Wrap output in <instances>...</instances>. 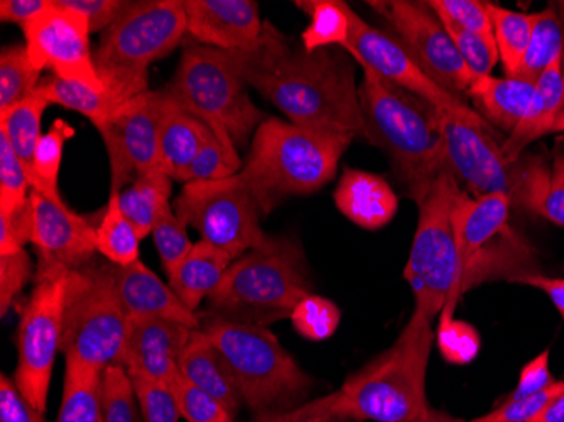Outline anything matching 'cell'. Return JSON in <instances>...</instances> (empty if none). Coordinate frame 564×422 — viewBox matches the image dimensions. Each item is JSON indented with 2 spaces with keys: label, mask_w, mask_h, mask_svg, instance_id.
I'll return each instance as SVG.
<instances>
[{
  "label": "cell",
  "mask_w": 564,
  "mask_h": 422,
  "mask_svg": "<svg viewBox=\"0 0 564 422\" xmlns=\"http://www.w3.org/2000/svg\"><path fill=\"white\" fill-rule=\"evenodd\" d=\"M230 53L246 84L294 126L362 136L354 58L347 51L326 47L306 53L268 21L252 50Z\"/></svg>",
  "instance_id": "obj_1"
},
{
  "label": "cell",
  "mask_w": 564,
  "mask_h": 422,
  "mask_svg": "<svg viewBox=\"0 0 564 422\" xmlns=\"http://www.w3.org/2000/svg\"><path fill=\"white\" fill-rule=\"evenodd\" d=\"M358 98L364 138L388 154L408 195L420 203L448 167L436 110L369 68H364Z\"/></svg>",
  "instance_id": "obj_2"
},
{
  "label": "cell",
  "mask_w": 564,
  "mask_h": 422,
  "mask_svg": "<svg viewBox=\"0 0 564 422\" xmlns=\"http://www.w3.org/2000/svg\"><path fill=\"white\" fill-rule=\"evenodd\" d=\"M354 136L306 129L268 117L250 142L240 177L262 215L291 196L312 195L329 183Z\"/></svg>",
  "instance_id": "obj_3"
},
{
  "label": "cell",
  "mask_w": 564,
  "mask_h": 422,
  "mask_svg": "<svg viewBox=\"0 0 564 422\" xmlns=\"http://www.w3.org/2000/svg\"><path fill=\"white\" fill-rule=\"evenodd\" d=\"M313 294L306 257L294 240L265 237L264 242L234 260L208 297L202 320L264 326L291 318L294 307Z\"/></svg>",
  "instance_id": "obj_4"
},
{
  "label": "cell",
  "mask_w": 564,
  "mask_h": 422,
  "mask_svg": "<svg viewBox=\"0 0 564 422\" xmlns=\"http://www.w3.org/2000/svg\"><path fill=\"white\" fill-rule=\"evenodd\" d=\"M436 126L445 142L449 170L474 198L503 195L512 208L540 215L550 184V164L544 155L525 151L519 160H510L503 154V141L497 138L496 129L474 109L436 110Z\"/></svg>",
  "instance_id": "obj_5"
},
{
  "label": "cell",
  "mask_w": 564,
  "mask_h": 422,
  "mask_svg": "<svg viewBox=\"0 0 564 422\" xmlns=\"http://www.w3.org/2000/svg\"><path fill=\"white\" fill-rule=\"evenodd\" d=\"M434 333L414 310L392 347L351 374L337 390L341 411L355 422H409L430 409L426 374Z\"/></svg>",
  "instance_id": "obj_6"
},
{
  "label": "cell",
  "mask_w": 564,
  "mask_h": 422,
  "mask_svg": "<svg viewBox=\"0 0 564 422\" xmlns=\"http://www.w3.org/2000/svg\"><path fill=\"white\" fill-rule=\"evenodd\" d=\"M186 30L183 0L131 2L94 53L101 87L119 104L149 90V66L171 55Z\"/></svg>",
  "instance_id": "obj_7"
},
{
  "label": "cell",
  "mask_w": 564,
  "mask_h": 422,
  "mask_svg": "<svg viewBox=\"0 0 564 422\" xmlns=\"http://www.w3.org/2000/svg\"><path fill=\"white\" fill-rule=\"evenodd\" d=\"M166 91L183 109L198 117L228 151L247 148L268 119L250 98L249 85L240 76L232 53L195 41L183 50Z\"/></svg>",
  "instance_id": "obj_8"
},
{
  "label": "cell",
  "mask_w": 564,
  "mask_h": 422,
  "mask_svg": "<svg viewBox=\"0 0 564 422\" xmlns=\"http://www.w3.org/2000/svg\"><path fill=\"white\" fill-rule=\"evenodd\" d=\"M464 190L446 167L417 203V228L404 279L414 294V310L433 322L443 311L455 313L467 291L455 237V208Z\"/></svg>",
  "instance_id": "obj_9"
},
{
  "label": "cell",
  "mask_w": 564,
  "mask_h": 422,
  "mask_svg": "<svg viewBox=\"0 0 564 422\" xmlns=\"http://www.w3.org/2000/svg\"><path fill=\"white\" fill-rule=\"evenodd\" d=\"M215 348L227 361L237 389L258 419L303 404L312 390V377L301 370L278 336L264 326L202 320Z\"/></svg>",
  "instance_id": "obj_10"
},
{
  "label": "cell",
  "mask_w": 564,
  "mask_h": 422,
  "mask_svg": "<svg viewBox=\"0 0 564 422\" xmlns=\"http://www.w3.org/2000/svg\"><path fill=\"white\" fill-rule=\"evenodd\" d=\"M127 328L129 320L109 262L94 260L69 272L62 336L65 358L101 372L110 365H122Z\"/></svg>",
  "instance_id": "obj_11"
},
{
  "label": "cell",
  "mask_w": 564,
  "mask_h": 422,
  "mask_svg": "<svg viewBox=\"0 0 564 422\" xmlns=\"http://www.w3.org/2000/svg\"><path fill=\"white\" fill-rule=\"evenodd\" d=\"M176 217L193 227L202 240L218 247L234 260L264 242L258 203L240 174L217 181L183 184L173 199Z\"/></svg>",
  "instance_id": "obj_12"
},
{
  "label": "cell",
  "mask_w": 564,
  "mask_h": 422,
  "mask_svg": "<svg viewBox=\"0 0 564 422\" xmlns=\"http://www.w3.org/2000/svg\"><path fill=\"white\" fill-rule=\"evenodd\" d=\"M68 275L41 279L21 310L14 382L22 398L44 414L56 355L62 351Z\"/></svg>",
  "instance_id": "obj_13"
},
{
  "label": "cell",
  "mask_w": 564,
  "mask_h": 422,
  "mask_svg": "<svg viewBox=\"0 0 564 422\" xmlns=\"http://www.w3.org/2000/svg\"><path fill=\"white\" fill-rule=\"evenodd\" d=\"M367 6L388 22L395 40L440 87L467 101L474 76L456 51L448 31L427 2L369 0Z\"/></svg>",
  "instance_id": "obj_14"
},
{
  "label": "cell",
  "mask_w": 564,
  "mask_h": 422,
  "mask_svg": "<svg viewBox=\"0 0 564 422\" xmlns=\"http://www.w3.org/2000/svg\"><path fill=\"white\" fill-rule=\"evenodd\" d=\"M510 209L512 205L503 195L474 198L464 192L459 196L455 208V237L467 288L480 274L478 269H481V278L487 275L484 271V257L489 260L497 274L506 275L507 281L522 272H535V266L531 263V247L522 239L503 249H487L497 237L509 231L507 224Z\"/></svg>",
  "instance_id": "obj_15"
},
{
  "label": "cell",
  "mask_w": 564,
  "mask_h": 422,
  "mask_svg": "<svg viewBox=\"0 0 564 422\" xmlns=\"http://www.w3.org/2000/svg\"><path fill=\"white\" fill-rule=\"evenodd\" d=\"M164 90H148L120 105L97 127L110 161V195L160 167V126Z\"/></svg>",
  "instance_id": "obj_16"
},
{
  "label": "cell",
  "mask_w": 564,
  "mask_h": 422,
  "mask_svg": "<svg viewBox=\"0 0 564 422\" xmlns=\"http://www.w3.org/2000/svg\"><path fill=\"white\" fill-rule=\"evenodd\" d=\"M24 44L40 72L51 69L63 80L101 87L90 47V25L85 15L50 0V6L21 28Z\"/></svg>",
  "instance_id": "obj_17"
},
{
  "label": "cell",
  "mask_w": 564,
  "mask_h": 422,
  "mask_svg": "<svg viewBox=\"0 0 564 422\" xmlns=\"http://www.w3.org/2000/svg\"><path fill=\"white\" fill-rule=\"evenodd\" d=\"M345 51L362 68L372 69L391 84L426 101L433 109L445 112L471 109L468 101L459 100L427 76L392 34L376 30L355 11L351 12L350 41Z\"/></svg>",
  "instance_id": "obj_18"
},
{
  "label": "cell",
  "mask_w": 564,
  "mask_h": 422,
  "mask_svg": "<svg viewBox=\"0 0 564 422\" xmlns=\"http://www.w3.org/2000/svg\"><path fill=\"white\" fill-rule=\"evenodd\" d=\"M33 235L37 253V281L78 271L94 262L97 227L66 205L31 192Z\"/></svg>",
  "instance_id": "obj_19"
},
{
  "label": "cell",
  "mask_w": 564,
  "mask_h": 422,
  "mask_svg": "<svg viewBox=\"0 0 564 422\" xmlns=\"http://www.w3.org/2000/svg\"><path fill=\"white\" fill-rule=\"evenodd\" d=\"M192 332L188 326L167 320H129L122 365L129 376L171 387L182 376L180 360Z\"/></svg>",
  "instance_id": "obj_20"
},
{
  "label": "cell",
  "mask_w": 564,
  "mask_h": 422,
  "mask_svg": "<svg viewBox=\"0 0 564 422\" xmlns=\"http://www.w3.org/2000/svg\"><path fill=\"white\" fill-rule=\"evenodd\" d=\"M188 36L220 51H249L264 30L258 2L252 0H183Z\"/></svg>",
  "instance_id": "obj_21"
},
{
  "label": "cell",
  "mask_w": 564,
  "mask_h": 422,
  "mask_svg": "<svg viewBox=\"0 0 564 422\" xmlns=\"http://www.w3.org/2000/svg\"><path fill=\"white\" fill-rule=\"evenodd\" d=\"M110 269L127 320H167L192 329L202 328L198 313L188 310L171 285L164 284L141 260L123 268L110 263Z\"/></svg>",
  "instance_id": "obj_22"
},
{
  "label": "cell",
  "mask_w": 564,
  "mask_h": 422,
  "mask_svg": "<svg viewBox=\"0 0 564 422\" xmlns=\"http://www.w3.org/2000/svg\"><path fill=\"white\" fill-rule=\"evenodd\" d=\"M340 214L367 230H379L398 214L399 199L391 184L379 174L347 167L335 190Z\"/></svg>",
  "instance_id": "obj_23"
},
{
  "label": "cell",
  "mask_w": 564,
  "mask_h": 422,
  "mask_svg": "<svg viewBox=\"0 0 564 422\" xmlns=\"http://www.w3.org/2000/svg\"><path fill=\"white\" fill-rule=\"evenodd\" d=\"M563 55L553 59L546 72L535 82L528 110L514 132L503 141V154L519 160L529 145L553 132L557 119L564 113Z\"/></svg>",
  "instance_id": "obj_24"
},
{
  "label": "cell",
  "mask_w": 564,
  "mask_h": 422,
  "mask_svg": "<svg viewBox=\"0 0 564 422\" xmlns=\"http://www.w3.org/2000/svg\"><path fill=\"white\" fill-rule=\"evenodd\" d=\"M160 126V167L171 180L189 166L199 149L207 144L214 132L198 117L183 109L166 88Z\"/></svg>",
  "instance_id": "obj_25"
},
{
  "label": "cell",
  "mask_w": 564,
  "mask_h": 422,
  "mask_svg": "<svg viewBox=\"0 0 564 422\" xmlns=\"http://www.w3.org/2000/svg\"><path fill=\"white\" fill-rule=\"evenodd\" d=\"M180 374L199 389L217 399L228 414L236 419L243 399L227 361L203 329H193L188 345L180 360Z\"/></svg>",
  "instance_id": "obj_26"
},
{
  "label": "cell",
  "mask_w": 564,
  "mask_h": 422,
  "mask_svg": "<svg viewBox=\"0 0 564 422\" xmlns=\"http://www.w3.org/2000/svg\"><path fill=\"white\" fill-rule=\"evenodd\" d=\"M535 84L524 78L487 75L475 78L467 91L474 110L494 129L512 134L528 110Z\"/></svg>",
  "instance_id": "obj_27"
},
{
  "label": "cell",
  "mask_w": 564,
  "mask_h": 422,
  "mask_svg": "<svg viewBox=\"0 0 564 422\" xmlns=\"http://www.w3.org/2000/svg\"><path fill=\"white\" fill-rule=\"evenodd\" d=\"M232 262V257L227 252L199 240L170 275L171 289L188 310L196 313L199 304L208 300L220 285Z\"/></svg>",
  "instance_id": "obj_28"
},
{
  "label": "cell",
  "mask_w": 564,
  "mask_h": 422,
  "mask_svg": "<svg viewBox=\"0 0 564 422\" xmlns=\"http://www.w3.org/2000/svg\"><path fill=\"white\" fill-rule=\"evenodd\" d=\"M58 422H106L101 370L66 358Z\"/></svg>",
  "instance_id": "obj_29"
},
{
  "label": "cell",
  "mask_w": 564,
  "mask_h": 422,
  "mask_svg": "<svg viewBox=\"0 0 564 422\" xmlns=\"http://www.w3.org/2000/svg\"><path fill=\"white\" fill-rule=\"evenodd\" d=\"M171 193L173 180L164 171L156 170L138 177L117 195L120 209L134 225L141 239L152 234L158 218L171 205Z\"/></svg>",
  "instance_id": "obj_30"
},
{
  "label": "cell",
  "mask_w": 564,
  "mask_h": 422,
  "mask_svg": "<svg viewBox=\"0 0 564 422\" xmlns=\"http://www.w3.org/2000/svg\"><path fill=\"white\" fill-rule=\"evenodd\" d=\"M294 6L312 18L301 34V46L306 53L326 47L347 50L354 12L350 6L340 0H297Z\"/></svg>",
  "instance_id": "obj_31"
},
{
  "label": "cell",
  "mask_w": 564,
  "mask_h": 422,
  "mask_svg": "<svg viewBox=\"0 0 564 422\" xmlns=\"http://www.w3.org/2000/svg\"><path fill=\"white\" fill-rule=\"evenodd\" d=\"M34 94L46 98L51 105H62L65 109L82 113L95 127H100L101 123L109 120L122 105L106 88L90 87L80 82L63 80L55 75L41 82Z\"/></svg>",
  "instance_id": "obj_32"
},
{
  "label": "cell",
  "mask_w": 564,
  "mask_h": 422,
  "mask_svg": "<svg viewBox=\"0 0 564 422\" xmlns=\"http://www.w3.org/2000/svg\"><path fill=\"white\" fill-rule=\"evenodd\" d=\"M50 105L46 98L33 94L0 116V132L11 142L28 177L33 174L34 154L43 138L41 120Z\"/></svg>",
  "instance_id": "obj_33"
},
{
  "label": "cell",
  "mask_w": 564,
  "mask_h": 422,
  "mask_svg": "<svg viewBox=\"0 0 564 422\" xmlns=\"http://www.w3.org/2000/svg\"><path fill=\"white\" fill-rule=\"evenodd\" d=\"M561 53H564L563 22L556 6L550 4L544 11L531 14V37L521 72L516 78L535 84Z\"/></svg>",
  "instance_id": "obj_34"
},
{
  "label": "cell",
  "mask_w": 564,
  "mask_h": 422,
  "mask_svg": "<svg viewBox=\"0 0 564 422\" xmlns=\"http://www.w3.org/2000/svg\"><path fill=\"white\" fill-rule=\"evenodd\" d=\"M73 136H75V129L65 119H56L50 132L41 138L34 154L33 174L30 177L31 188L58 205H65L58 190L63 149Z\"/></svg>",
  "instance_id": "obj_35"
},
{
  "label": "cell",
  "mask_w": 564,
  "mask_h": 422,
  "mask_svg": "<svg viewBox=\"0 0 564 422\" xmlns=\"http://www.w3.org/2000/svg\"><path fill=\"white\" fill-rule=\"evenodd\" d=\"M40 69L34 66L25 44H12L0 51V116L40 87Z\"/></svg>",
  "instance_id": "obj_36"
},
{
  "label": "cell",
  "mask_w": 564,
  "mask_h": 422,
  "mask_svg": "<svg viewBox=\"0 0 564 422\" xmlns=\"http://www.w3.org/2000/svg\"><path fill=\"white\" fill-rule=\"evenodd\" d=\"M489 11L503 73L510 78H516L521 72L531 37V14L510 11L492 2L489 4Z\"/></svg>",
  "instance_id": "obj_37"
},
{
  "label": "cell",
  "mask_w": 564,
  "mask_h": 422,
  "mask_svg": "<svg viewBox=\"0 0 564 422\" xmlns=\"http://www.w3.org/2000/svg\"><path fill=\"white\" fill-rule=\"evenodd\" d=\"M141 240L134 225L120 209L117 195H110L106 214L97 227L98 253L116 266H131L139 260Z\"/></svg>",
  "instance_id": "obj_38"
},
{
  "label": "cell",
  "mask_w": 564,
  "mask_h": 422,
  "mask_svg": "<svg viewBox=\"0 0 564 422\" xmlns=\"http://www.w3.org/2000/svg\"><path fill=\"white\" fill-rule=\"evenodd\" d=\"M31 184L11 142L0 132V215L18 217L31 209Z\"/></svg>",
  "instance_id": "obj_39"
},
{
  "label": "cell",
  "mask_w": 564,
  "mask_h": 422,
  "mask_svg": "<svg viewBox=\"0 0 564 422\" xmlns=\"http://www.w3.org/2000/svg\"><path fill=\"white\" fill-rule=\"evenodd\" d=\"M340 320V307L316 294L304 297L291 314V322L297 335L310 342H323L335 335Z\"/></svg>",
  "instance_id": "obj_40"
},
{
  "label": "cell",
  "mask_w": 564,
  "mask_h": 422,
  "mask_svg": "<svg viewBox=\"0 0 564 422\" xmlns=\"http://www.w3.org/2000/svg\"><path fill=\"white\" fill-rule=\"evenodd\" d=\"M242 160L239 152L228 151L217 138H212L207 144L199 149L195 160L180 174V183H195V181H217L236 176L242 170Z\"/></svg>",
  "instance_id": "obj_41"
},
{
  "label": "cell",
  "mask_w": 564,
  "mask_h": 422,
  "mask_svg": "<svg viewBox=\"0 0 564 422\" xmlns=\"http://www.w3.org/2000/svg\"><path fill=\"white\" fill-rule=\"evenodd\" d=\"M151 235L152 239H154V244H156L164 272H166L167 275L176 271L177 266L185 260L189 250L195 246V244H192V240H189L186 225L174 214L173 203L164 208Z\"/></svg>",
  "instance_id": "obj_42"
},
{
  "label": "cell",
  "mask_w": 564,
  "mask_h": 422,
  "mask_svg": "<svg viewBox=\"0 0 564 422\" xmlns=\"http://www.w3.org/2000/svg\"><path fill=\"white\" fill-rule=\"evenodd\" d=\"M138 398L131 376L123 365L104 370V412L106 422H138Z\"/></svg>",
  "instance_id": "obj_43"
},
{
  "label": "cell",
  "mask_w": 564,
  "mask_h": 422,
  "mask_svg": "<svg viewBox=\"0 0 564 422\" xmlns=\"http://www.w3.org/2000/svg\"><path fill=\"white\" fill-rule=\"evenodd\" d=\"M442 21L446 31H448L449 37H452L453 44L456 46V51H458L467 68L470 69L474 80L480 78V76L492 75V69L500 62L496 37L478 36V34L462 30L458 25L445 21V19H442Z\"/></svg>",
  "instance_id": "obj_44"
},
{
  "label": "cell",
  "mask_w": 564,
  "mask_h": 422,
  "mask_svg": "<svg viewBox=\"0 0 564 422\" xmlns=\"http://www.w3.org/2000/svg\"><path fill=\"white\" fill-rule=\"evenodd\" d=\"M436 338L440 351L449 364H470L480 351V336L474 326L456 320L455 313L443 311Z\"/></svg>",
  "instance_id": "obj_45"
},
{
  "label": "cell",
  "mask_w": 564,
  "mask_h": 422,
  "mask_svg": "<svg viewBox=\"0 0 564 422\" xmlns=\"http://www.w3.org/2000/svg\"><path fill=\"white\" fill-rule=\"evenodd\" d=\"M177 409L188 422H230L232 415L210 393L180 376L171 386Z\"/></svg>",
  "instance_id": "obj_46"
},
{
  "label": "cell",
  "mask_w": 564,
  "mask_h": 422,
  "mask_svg": "<svg viewBox=\"0 0 564 422\" xmlns=\"http://www.w3.org/2000/svg\"><path fill=\"white\" fill-rule=\"evenodd\" d=\"M489 4L490 2H481V0H430L427 2L438 18L478 36L494 37Z\"/></svg>",
  "instance_id": "obj_47"
},
{
  "label": "cell",
  "mask_w": 564,
  "mask_h": 422,
  "mask_svg": "<svg viewBox=\"0 0 564 422\" xmlns=\"http://www.w3.org/2000/svg\"><path fill=\"white\" fill-rule=\"evenodd\" d=\"M131 380L145 422H177L182 412L171 387L139 376H131Z\"/></svg>",
  "instance_id": "obj_48"
},
{
  "label": "cell",
  "mask_w": 564,
  "mask_h": 422,
  "mask_svg": "<svg viewBox=\"0 0 564 422\" xmlns=\"http://www.w3.org/2000/svg\"><path fill=\"white\" fill-rule=\"evenodd\" d=\"M564 380H557L550 389L543 392L532 393L528 398L503 401L499 408L490 411L489 414L480 415L470 422H531L535 415L543 411L544 405L563 392Z\"/></svg>",
  "instance_id": "obj_49"
},
{
  "label": "cell",
  "mask_w": 564,
  "mask_h": 422,
  "mask_svg": "<svg viewBox=\"0 0 564 422\" xmlns=\"http://www.w3.org/2000/svg\"><path fill=\"white\" fill-rule=\"evenodd\" d=\"M33 274L30 253L21 252L0 256V314L6 316L18 300L24 285Z\"/></svg>",
  "instance_id": "obj_50"
},
{
  "label": "cell",
  "mask_w": 564,
  "mask_h": 422,
  "mask_svg": "<svg viewBox=\"0 0 564 422\" xmlns=\"http://www.w3.org/2000/svg\"><path fill=\"white\" fill-rule=\"evenodd\" d=\"M256 422H355L341 411L338 404L337 392L329 393L326 398L315 399V401L303 402L297 408L290 411L279 412V414L268 415V418L258 419Z\"/></svg>",
  "instance_id": "obj_51"
},
{
  "label": "cell",
  "mask_w": 564,
  "mask_h": 422,
  "mask_svg": "<svg viewBox=\"0 0 564 422\" xmlns=\"http://www.w3.org/2000/svg\"><path fill=\"white\" fill-rule=\"evenodd\" d=\"M65 6L85 15L90 25V33H106L131 2L123 0H63Z\"/></svg>",
  "instance_id": "obj_52"
},
{
  "label": "cell",
  "mask_w": 564,
  "mask_h": 422,
  "mask_svg": "<svg viewBox=\"0 0 564 422\" xmlns=\"http://www.w3.org/2000/svg\"><path fill=\"white\" fill-rule=\"evenodd\" d=\"M550 350H544L538 355L534 360L529 361L521 370L518 386L507 396L506 401L512 399H522L532 396V393L543 392L557 382L550 370Z\"/></svg>",
  "instance_id": "obj_53"
},
{
  "label": "cell",
  "mask_w": 564,
  "mask_h": 422,
  "mask_svg": "<svg viewBox=\"0 0 564 422\" xmlns=\"http://www.w3.org/2000/svg\"><path fill=\"white\" fill-rule=\"evenodd\" d=\"M540 215L557 227H564V149L554 152L550 164V184Z\"/></svg>",
  "instance_id": "obj_54"
},
{
  "label": "cell",
  "mask_w": 564,
  "mask_h": 422,
  "mask_svg": "<svg viewBox=\"0 0 564 422\" xmlns=\"http://www.w3.org/2000/svg\"><path fill=\"white\" fill-rule=\"evenodd\" d=\"M0 422H46L6 374L0 377Z\"/></svg>",
  "instance_id": "obj_55"
},
{
  "label": "cell",
  "mask_w": 564,
  "mask_h": 422,
  "mask_svg": "<svg viewBox=\"0 0 564 422\" xmlns=\"http://www.w3.org/2000/svg\"><path fill=\"white\" fill-rule=\"evenodd\" d=\"M509 282L531 285V288L543 291L556 307L557 313L561 314V318L564 320V278H551V275L541 274V272H522V274L512 275Z\"/></svg>",
  "instance_id": "obj_56"
},
{
  "label": "cell",
  "mask_w": 564,
  "mask_h": 422,
  "mask_svg": "<svg viewBox=\"0 0 564 422\" xmlns=\"http://www.w3.org/2000/svg\"><path fill=\"white\" fill-rule=\"evenodd\" d=\"M50 6V0H2L0 2V19L2 22L24 25L31 19L40 15Z\"/></svg>",
  "instance_id": "obj_57"
},
{
  "label": "cell",
  "mask_w": 564,
  "mask_h": 422,
  "mask_svg": "<svg viewBox=\"0 0 564 422\" xmlns=\"http://www.w3.org/2000/svg\"><path fill=\"white\" fill-rule=\"evenodd\" d=\"M531 422H564V390L551 399Z\"/></svg>",
  "instance_id": "obj_58"
},
{
  "label": "cell",
  "mask_w": 564,
  "mask_h": 422,
  "mask_svg": "<svg viewBox=\"0 0 564 422\" xmlns=\"http://www.w3.org/2000/svg\"><path fill=\"white\" fill-rule=\"evenodd\" d=\"M409 422H467L464 419L453 418V415L446 414V412L436 411V409H426L423 414L417 415L416 419Z\"/></svg>",
  "instance_id": "obj_59"
},
{
  "label": "cell",
  "mask_w": 564,
  "mask_h": 422,
  "mask_svg": "<svg viewBox=\"0 0 564 422\" xmlns=\"http://www.w3.org/2000/svg\"><path fill=\"white\" fill-rule=\"evenodd\" d=\"M554 6H556L557 14H560L561 22H563L564 25V0H560V2H554Z\"/></svg>",
  "instance_id": "obj_60"
},
{
  "label": "cell",
  "mask_w": 564,
  "mask_h": 422,
  "mask_svg": "<svg viewBox=\"0 0 564 422\" xmlns=\"http://www.w3.org/2000/svg\"><path fill=\"white\" fill-rule=\"evenodd\" d=\"M564 126V116H561L560 119H557L556 126H554L553 132H557V130L561 129V127Z\"/></svg>",
  "instance_id": "obj_61"
},
{
  "label": "cell",
  "mask_w": 564,
  "mask_h": 422,
  "mask_svg": "<svg viewBox=\"0 0 564 422\" xmlns=\"http://www.w3.org/2000/svg\"><path fill=\"white\" fill-rule=\"evenodd\" d=\"M563 87H564V55H563ZM564 116V113H563Z\"/></svg>",
  "instance_id": "obj_62"
},
{
  "label": "cell",
  "mask_w": 564,
  "mask_h": 422,
  "mask_svg": "<svg viewBox=\"0 0 564 422\" xmlns=\"http://www.w3.org/2000/svg\"><path fill=\"white\" fill-rule=\"evenodd\" d=\"M557 132H563V134H564V126H563V127H561V129H560V130H557Z\"/></svg>",
  "instance_id": "obj_63"
},
{
  "label": "cell",
  "mask_w": 564,
  "mask_h": 422,
  "mask_svg": "<svg viewBox=\"0 0 564 422\" xmlns=\"http://www.w3.org/2000/svg\"><path fill=\"white\" fill-rule=\"evenodd\" d=\"M230 422H236V421H230Z\"/></svg>",
  "instance_id": "obj_64"
}]
</instances>
